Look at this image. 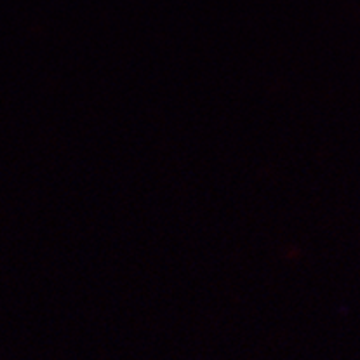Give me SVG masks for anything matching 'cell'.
Listing matches in <instances>:
<instances>
[]
</instances>
